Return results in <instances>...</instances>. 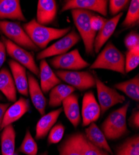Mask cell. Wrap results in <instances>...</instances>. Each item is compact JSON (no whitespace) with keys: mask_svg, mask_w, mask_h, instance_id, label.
I'll return each mask as SVG.
<instances>
[{"mask_svg":"<svg viewBox=\"0 0 139 155\" xmlns=\"http://www.w3.org/2000/svg\"><path fill=\"white\" fill-rule=\"evenodd\" d=\"M124 45L128 50L139 47V34L137 31L129 32L124 38Z\"/></svg>","mask_w":139,"mask_h":155,"instance_id":"obj_35","label":"cell"},{"mask_svg":"<svg viewBox=\"0 0 139 155\" xmlns=\"http://www.w3.org/2000/svg\"><path fill=\"white\" fill-rule=\"evenodd\" d=\"M55 73L61 81L81 91L96 87L94 74L88 71L57 70Z\"/></svg>","mask_w":139,"mask_h":155,"instance_id":"obj_6","label":"cell"},{"mask_svg":"<svg viewBox=\"0 0 139 155\" xmlns=\"http://www.w3.org/2000/svg\"><path fill=\"white\" fill-rule=\"evenodd\" d=\"M129 126L133 129H138L139 128V110L134 108L132 112L130 117L129 119Z\"/></svg>","mask_w":139,"mask_h":155,"instance_id":"obj_37","label":"cell"},{"mask_svg":"<svg viewBox=\"0 0 139 155\" xmlns=\"http://www.w3.org/2000/svg\"><path fill=\"white\" fill-rule=\"evenodd\" d=\"M123 15V12H121L117 16H113L110 19H107L103 28L98 32L94 43V51L95 54H99L100 52V49L115 32L118 23Z\"/></svg>","mask_w":139,"mask_h":155,"instance_id":"obj_14","label":"cell"},{"mask_svg":"<svg viewBox=\"0 0 139 155\" xmlns=\"http://www.w3.org/2000/svg\"><path fill=\"white\" fill-rule=\"evenodd\" d=\"M75 90L74 87L67 84H59L56 86L50 91L49 106L51 107L60 106L62 101L72 94Z\"/></svg>","mask_w":139,"mask_h":155,"instance_id":"obj_25","label":"cell"},{"mask_svg":"<svg viewBox=\"0 0 139 155\" xmlns=\"http://www.w3.org/2000/svg\"><path fill=\"white\" fill-rule=\"evenodd\" d=\"M9 103H6V104L0 103V137H1V131L2 130V127L4 119V115L7 109L9 107Z\"/></svg>","mask_w":139,"mask_h":155,"instance_id":"obj_39","label":"cell"},{"mask_svg":"<svg viewBox=\"0 0 139 155\" xmlns=\"http://www.w3.org/2000/svg\"><path fill=\"white\" fill-rule=\"evenodd\" d=\"M108 3L107 0H66L61 11L63 12L72 9H84L97 12L106 16L108 12Z\"/></svg>","mask_w":139,"mask_h":155,"instance_id":"obj_11","label":"cell"},{"mask_svg":"<svg viewBox=\"0 0 139 155\" xmlns=\"http://www.w3.org/2000/svg\"><path fill=\"white\" fill-rule=\"evenodd\" d=\"M6 19L26 22L19 0H0V21Z\"/></svg>","mask_w":139,"mask_h":155,"instance_id":"obj_18","label":"cell"},{"mask_svg":"<svg viewBox=\"0 0 139 155\" xmlns=\"http://www.w3.org/2000/svg\"><path fill=\"white\" fill-rule=\"evenodd\" d=\"M94 74L99 104L100 108V115H104L110 108L118 104L123 103L125 101V97L118 93L116 89L105 84L99 79L96 74Z\"/></svg>","mask_w":139,"mask_h":155,"instance_id":"obj_7","label":"cell"},{"mask_svg":"<svg viewBox=\"0 0 139 155\" xmlns=\"http://www.w3.org/2000/svg\"><path fill=\"white\" fill-rule=\"evenodd\" d=\"M0 32L8 40L23 48L33 51L39 50V48L34 44L18 22L6 20L0 21Z\"/></svg>","mask_w":139,"mask_h":155,"instance_id":"obj_5","label":"cell"},{"mask_svg":"<svg viewBox=\"0 0 139 155\" xmlns=\"http://www.w3.org/2000/svg\"><path fill=\"white\" fill-rule=\"evenodd\" d=\"M57 12V5L55 0H39L37 3L36 21L46 25L53 23Z\"/></svg>","mask_w":139,"mask_h":155,"instance_id":"obj_13","label":"cell"},{"mask_svg":"<svg viewBox=\"0 0 139 155\" xmlns=\"http://www.w3.org/2000/svg\"><path fill=\"white\" fill-rule=\"evenodd\" d=\"M23 26L31 41L39 49H45L50 42L62 38L71 31L69 26L62 29L46 27L37 23L36 19L24 24Z\"/></svg>","mask_w":139,"mask_h":155,"instance_id":"obj_1","label":"cell"},{"mask_svg":"<svg viewBox=\"0 0 139 155\" xmlns=\"http://www.w3.org/2000/svg\"><path fill=\"white\" fill-rule=\"evenodd\" d=\"M130 102H126L121 107L112 111L101 125L107 140H115L129 134L127 125V114Z\"/></svg>","mask_w":139,"mask_h":155,"instance_id":"obj_2","label":"cell"},{"mask_svg":"<svg viewBox=\"0 0 139 155\" xmlns=\"http://www.w3.org/2000/svg\"><path fill=\"white\" fill-rule=\"evenodd\" d=\"M77 134L82 155H110L107 151L92 144L86 138L84 133L77 132Z\"/></svg>","mask_w":139,"mask_h":155,"instance_id":"obj_29","label":"cell"},{"mask_svg":"<svg viewBox=\"0 0 139 155\" xmlns=\"http://www.w3.org/2000/svg\"><path fill=\"white\" fill-rule=\"evenodd\" d=\"M59 155H82L77 132L68 135L58 147Z\"/></svg>","mask_w":139,"mask_h":155,"instance_id":"obj_27","label":"cell"},{"mask_svg":"<svg viewBox=\"0 0 139 155\" xmlns=\"http://www.w3.org/2000/svg\"><path fill=\"white\" fill-rule=\"evenodd\" d=\"M40 155H47V151H46V152H44V153H42V154H40Z\"/></svg>","mask_w":139,"mask_h":155,"instance_id":"obj_42","label":"cell"},{"mask_svg":"<svg viewBox=\"0 0 139 155\" xmlns=\"http://www.w3.org/2000/svg\"><path fill=\"white\" fill-rule=\"evenodd\" d=\"M62 110V107H60L42 116V117L36 124V140L43 139L47 135L50 129L53 128L57 122L59 116Z\"/></svg>","mask_w":139,"mask_h":155,"instance_id":"obj_21","label":"cell"},{"mask_svg":"<svg viewBox=\"0 0 139 155\" xmlns=\"http://www.w3.org/2000/svg\"><path fill=\"white\" fill-rule=\"evenodd\" d=\"M8 64L17 91L24 96H28V80L26 68L12 59L8 61Z\"/></svg>","mask_w":139,"mask_h":155,"instance_id":"obj_17","label":"cell"},{"mask_svg":"<svg viewBox=\"0 0 139 155\" xmlns=\"http://www.w3.org/2000/svg\"><path fill=\"white\" fill-rule=\"evenodd\" d=\"M65 132V127L61 123L53 126L49 132L47 142L49 145L56 144L62 140Z\"/></svg>","mask_w":139,"mask_h":155,"instance_id":"obj_33","label":"cell"},{"mask_svg":"<svg viewBox=\"0 0 139 155\" xmlns=\"http://www.w3.org/2000/svg\"><path fill=\"white\" fill-rule=\"evenodd\" d=\"M38 148L29 130H27L18 151L26 155H37Z\"/></svg>","mask_w":139,"mask_h":155,"instance_id":"obj_31","label":"cell"},{"mask_svg":"<svg viewBox=\"0 0 139 155\" xmlns=\"http://www.w3.org/2000/svg\"><path fill=\"white\" fill-rule=\"evenodd\" d=\"M62 110L74 128H77L81 122V113L79 106V96L72 93L62 102Z\"/></svg>","mask_w":139,"mask_h":155,"instance_id":"obj_20","label":"cell"},{"mask_svg":"<svg viewBox=\"0 0 139 155\" xmlns=\"http://www.w3.org/2000/svg\"><path fill=\"white\" fill-rule=\"evenodd\" d=\"M39 69L41 80L40 87L43 93H48L54 87L61 84V80L50 67L45 59L40 60Z\"/></svg>","mask_w":139,"mask_h":155,"instance_id":"obj_19","label":"cell"},{"mask_svg":"<svg viewBox=\"0 0 139 155\" xmlns=\"http://www.w3.org/2000/svg\"><path fill=\"white\" fill-rule=\"evenodd\" d=\"M89 68L108 70L125 75V55L112 42H109L99 53Z\"/></svg>","mask_w":139,"mask_h":155,"instance_id":"obj_3","label":"cell"},{"mask_svg":"<svg viewBox=\"0 0 139 155\" xmlns=\"http://www.w3.org/2000/svg\"><path fill=\"white\" fill-rule=\"evenodd\" d=\"M139 23V1L132 0L125 18L121 24V27L125 29H130L137 25Z\"/></svg>","mask_w":139,"mask_h":155,"instance_id":"obj_28","label":"cell"},{"mask_svg":"<svg viewBox=\"0 0 139 155\" xmlns=\"http://www.w3.org/2000/svg\"><path fill=\"white\" fill-rule=\"evenodd\" d=\"M79 34L75 30L71 31L68 34L49 47L46 48L37 54L36 59L41 60L50 57L64 54L81 40Z\"/></svg>","mask_w":139,"mask_h":155,"instance_id":"obj_9","label":"cell"},{"mask_svg":"<svg viewBox=\"0 0 139 155\" xmlns=\"http://www.w3.org/2000/svg\"><path fill=\"white\" fill-rule=\"evenodd\" d=\"M54 68L77 71L90 67L91 64L81 55L78 49H74L64 54L54 57L49 60Z\"/></svg>","mask_w":139,"mask_h":155,"instance_id":"obj_10","label":"cell"},{"mask_svg":"<svg viewBox=\"0 0 139 155\" xmlns=\"http://www.w3.org/2000/svg\"><path fill=\"white\" fill-rule=\"evenodd\" d=\"M16 132L12 124L3 128L0 137L2 155H12L15 152Z\"/></svg>","mask_w":139,"mask_h":155,"instance_id":"obj_24","label":"cell"},{"mask_svg":"<svg viewBox=\"0 0 139 155\" xmlns=\"http://www.w3.org/2000/svg\"><path fill=\"white\" fill-rule=\"evenodd\" d=\"M116 89L123 93L126 96L132 100L139 101V74L138 73L132 78L120 82L113 85Z\"/></svg>","mask_w":139,"mask_h":155,"instance_id":"obj_26","label":"cell"},{"mask_svg":"<svg viewBox=\"0 0 139 155\" xmlns=\"http://www.w3.org/2000/svg\"><path fill=\"white\" fill-rule=\"evenodd\" d=\"M71 13L74 23L79 34L83 41L85 54L87 55L94 56V43L97 33L91 28L90 20L94 15L89 11L84 9H72Z\"/></svg>","mask_w":139,"mask_h":155,"instance_id":"obj_4","label":"cell"},{"mask_svg":"<svg viewBox=\"0 0 139 155\" xmlns=\"http://www.w3.org/2000/svg\"><path fill=\"white\" fill-rule=\"evenodd\" d=\"M28 80V93L30 95L31 99L34 107L43 115L47 106V99L44 97L38 81L31 73H27Z\"/></svg>","mask_w":139,"mask_h":155,"instance_id":"obj_15","label":"cell"},{"mask_svg":"<svg viewBox=\"0 0 139 155\" xmlns=\"http://www.w3.org/2000/svg\"><path fill=\"white\" fill-rule=\"evenodd\" d=\"M0 91L6 99L11 102H15L17 99V89L11 73L6 68L0 70Z\"/></svg>","mask_w":139,"mask_h":155,"instance_id":"obj_23","label":"cell"},{"mask_svg":"<svg viewBox=\"0 0 139 155\" xmlns=\"http://www.w3.org/2000/svg\"><path fill=\"white\" fill-rule=\"evenodd\" d=\"M117 150L127 155H139V136L138 134L126 139Z\"/></svg>","mask_w":139,"mask_h":155,"instance_id":"obj_30","label":"cell"},{"mask_svg":"<svg viewBox=\"0 0 139 155\" xmlns=\"http://www.w3.org/2000/svg\"><path fill=\"white\" fill-rule=\"evenodd\" d=\"M2 41L6 47L7 54L12 60L28 69L30 72L33 73L36 76L40 77L39 67L31 52L12 42L4 36L2 37Z\"/></svg>","mask_w":139,"mask_h":155,"instance_id":"obj_8","label":"cell"},{"mask_svg":"<svg viewBox=\"0 0 139 155\" xmlns=\"http://www.w3.org/2000/svg\"><path fill=\"white\" fill-rule=\"evenodd\" d=\"M81 114L82 127H87L96 122L100 117V108L94 93L91 91L85 93L84 95Z\"/></svg>","mask_w":139,"mask_h":155,"instance_id":"obj_12","label":"cell"},{"mask_svg":"<svg viewBox=\"0 0 139 155\" xmlns=\"http://www.w3.org/2000/svg\"><path fill=\"white\" fill-rule=\"evenodd\" d=\"M12 155H18V154L17 153H15H15H14V154H12Z\"/></svg>","mask_w":139,"mask_h":155,"instance_id":"obj_43","label":"cell"},{"mask_svg":"<svg viewBox=\"0 0 139 155\" xmlns=\"http://www.w3.org/2000/svg\"><path fill=\"white\" fill-rule=\"evenodd\" d=\"M84 134L86 138L92 144L104 150L110 155L113 154L104 134L96 125V122H93L88 125V127L85 129Z\"/></svg>","mask_w":139,"mask_h":155,"instance_id":"obj_22","label":"cell"},{"mask_svg":"<svg viewBox=\"0 0 139 155\" xmlns=\"http://www.w3.org/2000/svg\"><path fill=\"white\" fill-rule=\"evenodd\" d=\"M130 2L129 0H110L108 3L110 14L117 16L129 5Z\"/></svg>","mask_w":139,"mask_h":155,"instance_id":"obj_34","label":"cell"},{"mask_svg":"<svg viewBox=\"0 0 139 155\" xmlns=\"http://www.w3.org/2000/svg\"><path fill=\"white\" fill-rule=\"evenodd\" d=\"M107 19L103 16L94 15L90 20L92 30L96 33L98 32L103 28L104 24L107 22Z\"/></svg>","mask_w":139,"mask_h":155,"instance_id":"obj_36","label":"cell"},{"mask_svg":"<svg viewBox=\"0 0 139 155\" xmlns=\"http://www.w3.org/2000/svg\"><path fill=\"white\" fill-rule=\"evenodd\" d=\"M139 64V47L128 50L125 55L126 74L135 69Z\"/></svg>","mask_w":139,"mask_h":155,"instance_id":"obj_32","label":"cell"},{"mask_svg":"<svg viewBox=\"0 0 139 155\" xmlns=\"http://www.w3.org/2000/svg\"><path fill=\"white\" fill-rule=\"evenodd\" d=\"M6 58V49L4 43L0 40V70Z\"/></svg>","mask_w":139,"mask_h":155,"instance_id":"obj_38","label":"cell"},{"mask_svg":"<svg viewBox=\"0 0 139 155\" xmlns=\"http://www.w3.org/2000/svg\"><path fill=\"white\" fill-rule=\"evenodd\" d=\"M3 96H2V94L0 93V101L1 100H3Z\"/></svg>","mask_w":139,"mask_h":155,"instance_id":"obj_41","label":"cell"},{"mask_svg":"<svg viewBox=\"0 0 139 155\" xmlns=\"http://www.w3.org/2000/svg\"><path fill=\"white\" fill-rule=\"evenodd\" d=\"M30 109V101L23 97L16 101L13 104L9 106L7 109L2 123V130L5 127L12 124L21 119L27 113Z\"/></svg>","mask_w":139,"mask_h":155,"instance_id":"obj_16","label":"cell"},{"mask_svg":"<svg viewBox=\"0 0 139 155\" xmlns=\"http://www.w3.org/2000/svg\"><path fill=\"white\" fill-rule=\"evenodd\" d=\"M116 155H127V154L123 153H122V152H121V151H117V154H116Z\"/></svg>","mask_w":139,"mask_h":155,"instance_id":"obj_40","label":"cell"}]
</instances>
